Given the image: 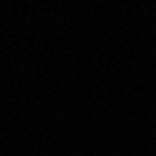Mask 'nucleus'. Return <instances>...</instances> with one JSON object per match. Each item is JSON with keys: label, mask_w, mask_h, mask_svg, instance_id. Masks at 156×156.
<instances>
[]
</instances>
